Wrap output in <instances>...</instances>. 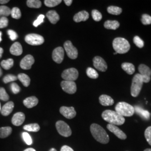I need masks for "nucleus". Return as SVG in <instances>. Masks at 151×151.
<instances>
[{"mask_svg": "<svg viewBox=\"0 0 151 151\" xmlns=\"http://www.w3.org/2000/svg\"><path fill=\"white\" fill-rule=\"evenodd\" d=\"M90 131L93 137L97 142L102 144H107L109 142V137L102 127L95 123L90 126Z\"/></svg>", "mask_w": 151, "mask_h": 151, "instance_id": "obj_1", "label": "nucleus"}, {"mask_svg": "<svg viewBox=\"0 0 151 151\" xmlns=\"http://www.w3.org/2000/svg\"><path fill=\"white\" fill-rule=\"evenodd\" d=\"M103 119L109 124L115 125H121L125 123L124 117L119 115L115 111L110 110H105L102 113Z\"/></svg>", "mask_w": 151, "mask_h": 151, "instance_id": "obj_2", "label": "nucleus"}, {"mask_svg": "<svg viewBox=\"0 0 151 151\" xmlns=\"http://www.w3.org/2000/svg\"><path fill=\"white\" fill-rule=\"evenodd\" d=\"M113 47L115 51L119 54L126 53L130 48L129 43L123 38H115L113 42Z\"/></svg>", "mask_w": 151, "mask_h": 151, "instance_id": "obj_3", "label": "nucleus"}, {"mask_svg": "<svg viewBox=\"0 0 151 151\" xmlns=\"http://www.w3.org/2000/svg\"><path fill=\"white\" fill-rule=\"evenodd\" d=\"M115 111L122 116H132L134 113V108L128 103L120 102L115 106Z\"/></svg>", "mask_w": 151, "mask_h": 151, "instance_id": "obj_4", "label": "nucleus"}, {"mask_svg": "<svg viewBox=\"0 0 151 151\" xmlns=\"http://www.w3.org/2000/svg\"><path fill=\"white\" fill-rule=\"evenodd\" d=\"M142 77L139 73L136 74L132 80V83L130 88L131 95L133 97H137L139 95L143 84Z\"/></svg>", "mask_w": 151, "mask_h": 151, "instance_id": "obj_5", "label": "nucleus"}, {"mask_svg": "<svg viewBox=\"0 0 151 151\" xmlns=\"http://www.w3.org/2000/svg\"><path fill=\"white\" fill-rule=\"evenodd\" d=\"M55 127L58 133L63 137H68L72 134V130L70 126L63 121H58L55 124Z\"/></svg>", "mask_w": 151, "mask_h": 151, "instance_id": "obj_6", "label": "nucleus"}, {"mask_svg": "<svg viewBox=\"0 0 151 151\" xmlns=\"http://www.w3.org/2000/svg\"><path fill=\"white\" fill-rule=\"evenodd\" d=\"M25 40L27 44L32 45H39L44 42V39L43 37L39 34H29L27 35Z\"/></svg>", "mask_w": 151, "mask_h": 151, "instance_id": "obj_7", "label": "nucleus"}, {"mask_svg": "<svg viewBox=\"0 0 151 151\" xmlns=\"http://www.w3.org/2000/svg\"><path fill=\"white\" fill-rule=\"evenodd\" d=\"M62 77L65 81L75 82L78 77V72L75 68H68L63 72Z\"/></svg>", "mask_w": 151, "mask_h": 151, "instance_id": "obj_8", "label": "nucleus"}, {"mask_svg": "<svg viewBox=\"0 0 151 151\" xmlns=\"http://www.w3.org/2000/svg\"><path fill=\"white\" fill-rule=\"evenodd\" d=\"M64 48L68 57L72 60H75L77 58L78 50L75 47L70 41H66L64 44Z\"/></svg>", "mask_w": 151, "mask_h": 151, "instance_id": "obj_9", "label": "nucleus"}, {"mask_svg": "<svg viewBox=\"0 0 151 151\" xmlns=\"http://www.w3.org/2000/svg\"><path fill=\"white\" fill-rule=\"evenodd\" d=\"M139 74L142 77L144 83H148L151 80V69L146 65L141 64L138 67Z\"/></svg>", "mask_w": 151, "mask_h": 151, "instance_id": "obj_10", "label": "nucleus"}, {"mask_svg": "<svg viewBox=\"0 0 151 151\" xmlns=\"http://www.w3.org/2000/svg\"><path fill=\"white\" fill-rule=\"evenodd\" d=\"M61 87L64 91L69 93L73 94L77 91V86L73 81H63L60 83Z\"/></svg>", "mask_w": 151, "mask_h": 151, "instance_id": "obj_11", "label": "nucleus"}, {"mask_svg": "<svg viewBox=\"0 0 151 151\" xmlns=\"http://www.w3.org/2000/svg\"><path fill=\"white\" fill-rule=\"evenodd\" d=\"M93 63L95 68L100 71L105 72L108 68V65L106 62L103 58L99 56H96L93 58Z\"/></svg>", "mask_w": 151, "mask_h": 151, "instance_id": "obj_12", "label": "nucleus"}, {"mask_svg": "<svg viewBox=\"0 0 151 151\" xmlns=\"http://www.w3.org/2000/svg\"><path fill=\"white\" fill-rule=\"evenodd\" d=\"M35 60L32 55H27L22 59L20 62V67L23 70H30L34 63Z\"/></svg>", "mask_w": 151, "mask_h": 151, "instance_id": "obj_13", "label": "nucleus"}, {"mask_svg": "<svg viewBox=\"0 0 151 151\" xmlns=\"http://www.w3.org/2000/svg\"><path fill=\"white\" fill-rule=\"evenodd\" d=\"M64 49L59 47L54 49L52 53V58L55 62L57 63H61L64 59Z\"/></svg>", "mask_w": 151, "mask_h": 151, "instance_id": "obj_14", "label": "nucleus"}, {"mask_svg": "<svg viewBox=\"0 0 151 151\" xmlns=\"http://www.w3.org/2000/svg\"><path fill=\"white\" fill-rule=\"evenodd\" d=\"M60 114L67 119H73L76 115V112L73 107L62 106L60 108Z\"/></svg>", "mask_w": 151, "mask_h": 151, "instance_id": "obj_15", "label": "nucleus"}, {"mask_svg": "<svg viewBox=\"0 0 151 151\" xmlns=\"http://www.w3.org/2000/svg\"><path fill=\"white\" fill-rule=\"evenodd\" d=\"M107 128L108 129L113 133L115 135H116L118 138L124 140L127 139V135L124 133V132L119 129L118 127H117L116 125L113 124H109L107 125Z\"/></svg>", "mask_w": 151, "mask_h": 151, "instance_id": "obj_16", "label": "nucleus"}, {"mask_svg": "<svg viewBox=\"0 0 151 151\" xmlns=\"http://www.w3.org/2000/svg\"><path fill=\"white\" fill-rule=\"evenodd\" d=\"M25 119V114L22 112H18L15 114L12 118V123L15 126H20L24 122Z\"/></svg>", "mask_w": 151, "mask_h": 151, "instance_id": "obj_17", "label": "nucleus"}, {"mask_svg": "<svg viewBox=\"0 0 151 151\" xmlns=\"http://www.w3.org/2000/svg\"><path fill=\"white\" fill-rule=\"evenodd\" d=\"M14 108V103L9 101L5 104L1 110V113L4 116H8L12 113Z\"/></svg>", "mask_w": 151, "mask_h": 151, "instance_id": "obj_18", "label": "nucleus"}, {"mask_svg": "<svg viewBox=\"0 0 151 151\" xmlns=\"http://www.w3.org/2000/svg\"><path fill=\"white\" fill-rule=\"evenodd\" d=\"M89 18V14L86 11H82L76 14L73 17V20L76 22H85Z\"/></svg>", "mask_w": 151, "mask_h": 151, "instance_id": "obj_19", "label": "nucleus"}, {"mask_svg": "<svg viewBox=\"0 0 151 151\" xmlns=\"http://www.w3.org/2000/svg\"><path fill=\"white\" fill-rule=\"evenodd\" d=\"M11 54L16 56L20 55L22 53V47L21 44L19 42H15L11 45L10 49Z\"/></svg>", "mask_w": 151, "mask_h": 151, "instance_id": "obj_20", "label": "nucleus"}, {"mask_svg": "<svg viewBox=\"0 0 151 151\" xmlns=\"http://www.w3.org/2000/svg\"><path fill=\"white\" fill-rule=\"evenodd\" d=\"M99 102L103 106H108L113 105L114 101L110 96L106 95H102L99 97Z\"/></svg>", "mask_w": 151, "mask_h": 151, "instance_id": "obj_21", "label": "nucleus"}, {"mask_svg": "<svg viewBox=\"0 0 151 151\" xmlns=\"http://www.w3.org/2000/svg\"><path fill=\"white\" fill-rule=\"evenodd\" d=\"M38 99L35 96H31L25 99L23 103L24 105L27 108H32L37 105L38 104Z\"/></svg>", "mask_w": 151, "mask_h": 151, "instance_id": "obj_22", "label": "nucleus"}, {"mask_svg": "<svg viewBox=\"0 0 151 151\" xmlns=\"http://www.w3.org/2000/svg\"><path fill=\"white\" fill-rule=\"evenodd\" d=\"M134 108V112L139 115L142 118L145 120H148L150 118V114L148 111L144 110L143 108L138 106H135Z\"/></svg>", "mask_w": 151, "mask_h": 151, "instance_id": "obj_23", "label": "nucleus"}, {"mask_svg": "<svg viewBox=\"0 0 151 151\" xmlns=\"http://www.w3.org/2000/svg\"><path fill=\"white\" fill-rule=\"evenodd\" d=\"M47 17L49 22L53 24H55L60 20V16L58 13L54 10L49 11L47 13Z\"/></svg>", "mask_w": 151, "mask_h": 151, "instance_id": "obj_24", "label": "nucleus"}, {"mask_svg": "<svg viewBox=\"0 0 151 151\" xmlns=\"http://www.w3.org/2000/svg\"><path fill=\"white\" fill-rule=\"evenodd\" d=\"M120 26L119 22L116 20H107L104 23V27L107 29L116 30Z\"/></svg>", "mask_w": 151, "mask_h": 151, "instance_id": "obj_25", "label": "nucleus"}, {"mask_svg": "<svg viewBox=\"0 0 151 151\" xmlns=\"http://www.w3.org/2000/svg\"><path fill=\"white\" fill-rule=\"evenodd\" d=\"M122 68L128 75H132L135 72L134 65L130 63H127V62L123 63L122 65Z\"/></svg>", "mask_w": 151, "mask_h": 151, "instance_id": "obj_26", "label": "nucleus"}, {"mask_svg": "<svg viewBox=\"0 0 151 151\" xmlns=\"http://www.w3.org/2000/svg\"><path fill=\"white\" fill-rule=\"evenodd\" d=\"M17 78L21 81L22 85L25 87H28L30 83V77L25 73H20L17 76Z\"/></svg>", "mask_w": 151, "mask_h": 151, "instance_id": "obj_27", "label": "nucleus"}, {"mask_svg": "<svg viewBox=\"0 0 151 151\" xmlns=\"http://www.w3.org/2000/svg\"><path fill=\"white\" fill-rule=\"evenodd\" d=\"M12 128L10 127H5L0 128V138H5L12 133Z\"/></svg>", "mask_w": 151, "mask_h": 151, "instance_id": "obj_28", "label": "nucleus"}, {"mask_svg": "<svg viewBox=\"0 0 151 151\" xmlns=\"http://www.w3.org/2000/svg\"><path fill=\"white\" fill-rule=\"evenodd\" d=\"M14 60L11 58H9L7 60H3L1 62V65L4 69L6 70H9L12 67V66L14 65Z\"/></svg>", "mask_w": 151, "mask_h": 151, "instance_id": "obj_29", "label": "nucleus"}, {"mask_svg": "<svg viewBox=\"0 0 151 151\" xmlns=\"http://www.w3.org/2000/svg\"><path fill=\"white\" fill-rule=\"evenodd\" d=\"M40 126L37 123L27 124L24 127V129L29 132H38L40 130Z\"/></svg>", "mask_w": 151, "mask_h": 151, "instance_id": "obj_30", "label": "nucleus"}, {"mask_svg": "<svg viewBox=\"0 0 151 151\" xmlns=\"http://www.w3.org/2000/svg\"><path fill=\"white\" fill-rule=\"evenodd\" d=\"M107 10L109 14L115 15H118L122 12V9L121 8H120L119 7L114 6L108 7Z\"/></svg>", "mask_w": 151, "mask_h": 151, "instance_id": "obj_31", "label": "nucleus"}, {"mask_svg": "<svg viewBox=\"0 0 151 151\" xmlns=\"http://www.w3.org/2000/svg\"><path fill=\"white\" fill-rule=\"evenodd\" d=\"M27 4L30 8L39 9L42 6V2L39 0H27Z\"/></svg>", "mask_w": 151, "mask_h": 151, "instance_id": "obj_32", "label": "nucleus"}, {"mask_svg": "<svg viewBox=\"0 0 151 151\" xmlns=\"http://www.w3.org/2000/svg\"><path fill=\"white\" fill-rule=\"evenodd\" d=\"M10 9L6 6H0V16L7 17L11 15Z\"/></svg>", "mask_w": 151, "mask_h": 151, "instance_id": "obj_33", "label": "nucleus"}, {"mask_svg": "<svg viewBox=\"0 0 151 151\" xmlns=\"http://www.w3.org/2000/svg\"><path fill=\"white\" fill-rule=\"evenodd\" d=\"M87 75L92 79H96L99 77V74L97 71L91 67L87 68L86 70Z\"/></svg>", "mask_w": 151, "mask_h": 151, "instance_id": "obj_34", "label": "nucleus"}, {"mask_svg": "<svg viewBox=\"0 0 151 151\" xmlns=\"http://www.w3.org/2000/svg\"><path fill=\"white\" fill-rule=\"evenodd\" d=\"M11 15L14 19H19L22 17V12L18 7H15L11 10Z\"/></svg>", "mask_w": 151, "mask_h": 151, "instance_id": "obj_35", "label": "nucleus"}, {"mask_svg": "<svg viewBox=\"0 0 151 151\" xmlns=\"http://www.w3.org/2000/svg\"><path fill=\"white\" fill-rule=\"evenodd\" d=\"M62 2L61 0H45V5L49 7H53L56 6L60 5Z\"/></svg>", "mask_w": 151, "mask_h": 151, "instance_id": "obj_36", "label": "nucleus"}, {"mask_svg": "<svg viewBox=\"0 0 151 151\" xmlns=\"http://www.w3.org/2000/svg\"><path fill=\"white\" fill-rule=\"evenodd\" d=\"M91 14L92 17L95 22H100L102 19V14L97 10H93Z\"/></svg>", "mask_w": 151, "mask_h": 151, "instance_id": "obj_37", "label": "nucleus"}, {"mask_svg": "<svg viewBox=\"0 0 151 151\" xmlns=\"http://www.w3.org/2000/svg\"><path fill=\"white\" fill-rule=\"evenodd\" d=\"M9 99V95L6 91L5 89L3 87H0V100L4 101H7Z\"/></svg>", "mask_w": 151, "mask_h": 151, "instance_id": "obj_38", "label": "nucleus"}, {"mask_svg": "<svg viewBox=\"0 0 151 151\" xmlns=\"http://www.w3.org/2000/svg\"><path fill=\"white\" fill-rule=\"evenodd\" d=\"M22 137L23 138V139L26 143V144L27 145H32V140L31 136L29 135V133L27 132H24L22 134Z\"/></svg>", "mask_w": 151, "mask_h": 151, "instance_id": "obj_39", "label": "nucleus"}, {"mask_svg": "<svg viewBox=\"0 0 151 151\" xmlns=\"http://www.w3.org/2000/svg\"><path fill=\"white\" fill-rule=\"evenodd\" d=\"M133 42L135 45L139 48H142L144 47V42L143 40L139 38L138 36H135L133 38Z\"/></svg>", "mask_w": 151, "mask_h": 151, "instance_id": "obj_40", "label": "nucleus"}, {"mask_svg": "<svg viewBox=\"0 0 151 151\" xmlns=\"http://www.w3.org/2000/svg\"><path fill=\"white\" fill-rule=\"evenodd\" d=\"M141 22L145 25L151 24V16L148 14H143L142 16Z\"/></svg>", "mask_w": 151, "mask_h": 151, "instance_id": "obj_41", "label": "nucleus"}, {"mask_svg": "<svg viewBox=\"0 0 151 151\" xmlns=\"http://www.w3.org/2000/svg\"><path fill=\"white\" fill-rule=\"evenodd\" d=\"M17 79H18L17 77H16V76L13 75H7L4 77L3 81L5 83H7L10 82L16 81Z\"/></svg>", "mask_w": 151, "mask_h": 151, "instance_id": "obj_42", "label": "nucleus"}, {"mask_svg": "<svg viewBox=\"0 0 151 151\" xmlns=\"http://www.w3.org/2000/svg\"><path fill=\"white\" fill-rule=\"evenodd\" d=\"M145 136L147 142L151 146V126L148 127L145 132Z\"/></svg>", "mask_w": 151, "mask_h": 151, "instance_id": "obj_43", "label": "nucleus"}, {"mask_svg": "<svg viewBox=\"0 0 151 151\" xmlns=\"http://www.w3.org/2000/svg\"><path fill=\"white\" fill-rule=\"evenodd\" d=\"M8 24L9 20L6 17H1L0 18V29L7 27Z\"/></svg>", "mask_w": 151, "mask_h": 151, "instance_id": "obj_44", "label": "nucleus"}, {"mask_svg": "<svg viewBox=\"0 0 151 151\" xmlns=\"http://www.w3.org/2000/svg\"><path fill=\"white\" fill-rule=\"evenodd\" d=\"M45 16L44 15H40L38 16V18L33 22V25L35 27H38L39 25H40L42 22H44V19Z\"/></svg>", "mask_w": 151, "mask_h": 151, "instance_id": "obj_45", "label": "nucleus"}, {"mask_svg": "<svg viewBox=\"0 0 151 151\" xmlns=\"http://www.w3.org/2000/svg\"><path fill=\"white\" fill-rule=\"evenodd\" d=\"M7 34L9 35L10 39L12 41L15 40L18 38V35H17V33L12 30H9L7 31Z\"/></svg>", "mask_w": 151, "mask_h": 151, "instance_id": "obj_46", "label": "nucleus"}, {"mask_svg": "<svg viewBox=\"0 0 151 151\" xmlns=\"http://www.w3.org/2000/svg\"><path fill=\"white\" fill-rule=\"evenodd\" d=\"M11 89L14 94H17L20 91V88L16 83H12L11 85Z\"/></svg>", "mask_w": 151, "mask_h": 151, "instance_id": "obj_47", "label": "nucleus"}, {"mask_svg": "<svg viewBox=\"0 0 151 151\" xmlns=\"http://www.w3.org/2000/svg\"><path fill=\"white\" fill-rule=\"evenodd\" d=\"M60 151H74L73 150L68 146H63L60 148Z\"/></svg>", "mask_w": 151, "mask_h": 151, "instance_id": "obj_48", "label": "nucleus"}, {"mask_svg": "<svg viewBox=\"0 0 151 151\" xmlns=\"http://www.w3.org/2000/svg\"><path fill=\"white\" fill-rule=\"evenodd\" d=\"M65 2V4L68 6H70L71 5L72 3L73 2V1L72 0H65L64 1Z\"/></svg>", "mask_w": 151, "mask_h": 151, "instance_id": "obj_49", "label": "nucleus"}, {"mask_svg": "<svg viewBox=\"0 0 151 151\" xmlns=\"http://www.w3.org/2000/svg\"><path fill=\"white\" fill-rule=\"evenodd\" d=\"M9 0H0V4H5L9 2Z\"/></svg>", "mask_w": 151, "mask_h": 151, "instance_id": "obj_50", "label": "nucleus"}, {"mask_svg": "<svg viewBox=\"0 0 151 151\" xmlns=\"http://www.w3.org/2000/svg\"><path fill=\"white\" fill-rule=\"evenodd\" d=\"M3 53H4V49L2 48L1 47H0V59L1 58V57L2 56Z\"/></svg>", "mask_w": 151, "mask_h": 151, "instance_id": "obj_51", "label": "nucleus"}, {"mask_svg": "<svg viewBox=\"0 0 151 151\" xmlns=\"http://www.w3.org/2000/svg\"><path fill=\"white\" fill-rule=\"evenodd\" d=\"M24 151H37L35 149H34V148H27V149H26L25 150H24Z\"/></svg>", "mask_w": 151, "mask_h": 151, "instance_id": "obj_52", "label": "nucleus"}, {"mask_svg": "<svg viewBox=\"0 0 151 151\" xmlns=\"http://www.w3.org/2000/svg\"><path fill=\"white\" fill-rule=\"evenodd\" d=\"M2 33L1 32H0V42L2 41Z\"/></svg>", "mask_w": 151, "mask_h": 151, "instance_id": "obj_53", "label": "nucleus"}, {"mask_svg": "<svg viewBox=\"0 0 151 151\" xmlns=\"http://www.w3.org/2000/svg\"><path fill=\"white\" fill-rule=\"evenodd\" d=\"M2 75V70H1V68L0 67V77H1Z\"/></svg>", "mask_w": 151, "mask_h": 151, "instance_id": "obj_54", "label": "nucleus"}, {"mask_svg": "<svg viewBox=\"0 0 151 151\" xmlns=\"http://www.w3.org/2000/svg\"><path fill=\"white\" fill-rule=\"evenodd\" d=\"M49 151H57V150H56L55 148H51Z\"/></svg>", "mask_w": 151, "mask_h": 151, "instance_id": "obj_55", "label": "nucleus"}, {"mask_svg": "<svg viewBox=\"0 0 151 151\" xmlns=\"http://www.w3.org/2000/svg\"><path fill=\"white\" fill-rule=\"evenodd\" d=\"M144 151H151V148H147V149H146Z\"/></svg>", "mask_w": 151, "mask_h": 151, "instance_id": "obj_56", "label": "nucleus"}, {"mask_svg": "<svg viewBox=\"0 0 151 151\" xmlns=\"http://www.w3.org/2000/svg\"><path fill=\"white\" fill-rule=\"evenodd\" d=\"M1 104H0V113H1Z\"/></svg>", "mask_w": 151, "mask_h": 151, "instance_id": "obj_57", "label": "nucleus"}, {"mask_svg": "<svg viewBox=\"0 0 151 151\" xmlns=\"http://www.w3.org/2000/svg\"><path fill=\"white\" fill-rule=\"evenodd\" d=\"M118 54V53H116V52H115V53H114V54Z\"/></svg>", "mask_w": 151, "mask_h": 151, "instance_id": "obj_58", "label": "nucleus"}, {"mask_svg": "<svg viewBox=\"0 0 151 151\" xmlns=\"http://www.w3.org/2000/svg\"></svg>", "mask_w": 151, "mask_h": 151, "instance_id": "obj_59", "label": "nucleus"}]
</instances>
